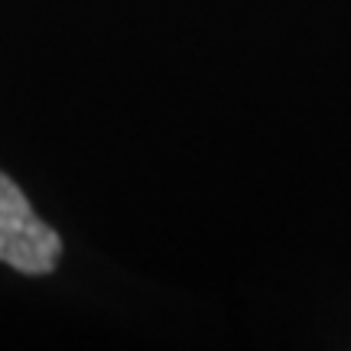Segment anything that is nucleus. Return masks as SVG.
Segmentation results:
<instances>
[{
	"mask_svg": "<svg viewBox=\"0 0 351 351\" xmlns=\"http://www.w3.org/2000/svg\"><path fill=\"white\" fill-rule=\"evenodd\" d=\"M62 257V238L39 221L20 186L0 173V261L20 274L43 276Z\"/></svg>",
	"mask_w": 351,
	"mask_h": 351,
	"instance_id": "f257e3e1",
	"label": "nucleus"
}]
</instances>
